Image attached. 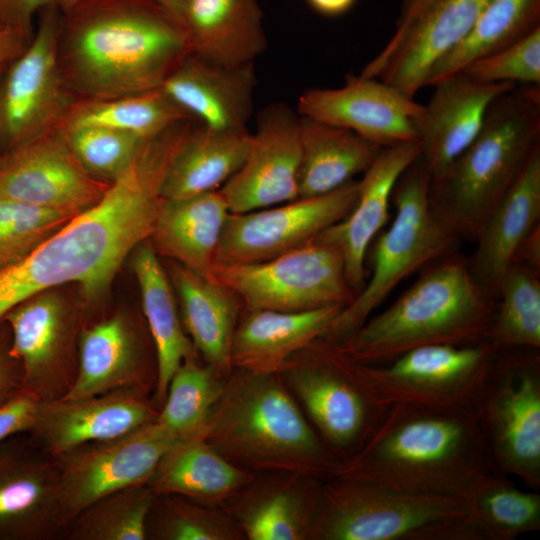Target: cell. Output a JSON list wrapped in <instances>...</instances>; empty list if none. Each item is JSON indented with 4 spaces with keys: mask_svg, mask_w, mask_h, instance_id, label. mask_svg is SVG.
<instances>
[{
    "mask_svg": "<svg viewBox=\"0 0 540 540\" xmlns=\"http://www.w3.org/2000/svg\"><path fill=\"white\" fill-rule=\"evenodd\" d=\"M188 130L180 123L147 139L97 203L0 269V319L27 298L65 283H78L89 299L108 290L127 256L149 239L163 180Z\"/></svg>",
    "mask_w": 540,
    "mask_h": 540,
    "instance_id": "cell-1",
    "label": "cell"
},
{
    "mask_svg": "<svg viewBox=\"0 0 540 540\" xmlns=\"http://www.w3.org/2000/svg\"><path fill=\"white\" fill-rule=\"evenodd\" d=\"M188 54L184 25L153 0H83L61 11V72L86 100L160 88Z\"/></svg>",
    "mask_w": 540,
    "mask_h": 540,
    "instance_id": "cell-2",
    "label": "cell"
},
{
    "mask_svg": "<svg viewBox=\"0 0 540 540\" xmlns=\"http://www.w3.org/2000/svg\"><path fill=\"white\" fill-rule=\"evenodd\" d=\"M493 473L475 406L393 405L331 477L469 501Z\"/></svg>",
    "mask_w": 540,
    "mask_h": 540,
    "instance_id": "cell-3",
    "label": "cell"
},
{
    "mask_svg": "<svg viewBox=\"0 0 540 540\" xmlns=\"http://www.w3.org/2000/svg\"><path fill=\"white\" fill-rule=\"evenodd\" d=\"M422 270L385 310L331 343L335 349L352 362L375 364L423 345L490 340L497 299L476 281L467 257L455 251Z\"/></svg>",
    "mask_w": 540,
    "mask_h": 540,
    "instance_id": "cell-4",
    "label": "cell"
},
{
    "mask_svg": "<svg viewBox=\"0 0 540 540\" xmlns=\"http://www.w3.org/2000/svg\"><path fill=\"white\" fill-rule=\"evenodd\" d=\"M207 442L246 470L331 477L328 449L278 373L233 369L204 428Z\"/></svg>",
    "mask_w": 540,
    "mask_h": 540,
    "instance_id": "cell-5",
    "label": "cell"
},
{
    "mask_svg": "<svg viewBox=\"0 0 540 540\" xmlns=\"http://www.w3.org/2000/svg\"><path fill=\"white\" fill-rule=\"evenodd\" d=\"M539 148L540 88L515 85L491 103L466 149L429 181L435 215L458 240L474 242Z\"/></svg>",
    "mask_w": 540,
    "mask_h": 540,
    "instance_id": "cell-6",
    "label": "cell"
},
{
    "mask_svg": "<svg viewBox=\"0 0 540 540\" xmlns=\"http://www.w3.org/2000/svg\"><path fill=\"white\" fill-rule=\"evenodd\" d=\"M430 177L418 156L400 175L391 201L395 216L373 241L371 275L320 337L338 343L355 332L406 277L456 251L458 239L429 201Z\"/></svg>",
    "mask_w": 540,
    "mask_h": 540,
    "instance_id": "cell-7",
    "label": "cell"
},
{
    "mask_svg": "<svg viewBox=\"0 0 540 540\" xmlns=\"http://www.w3.org/2000/svg\"><path fill=\"white\" fill-rule=\"evenodd\" d=\"M499 351L491 340L429 344L381 363L349 362L358 382L380 407H476Z\"/></svg>",
    "mask_w": 540,
    "mask_h": 540,
    "instance_id": "cell-8",
    "label": "cell"
},
{
    "mask_svg": "<svg viewBox=\"0 0 540 540\" xmlns=\"http://www.w3.org/2000/svg\"><path fill=\"white\" fill-rule=\"evenodd\" d=\"M467 499L421 495L341 477L322 481L310 540H425L436 525L468 513Z\"/></svg>",
    "mask_w": 540,
    "mask_h": 540,
    "instance_id": "cell-9",
    "label": "cell"
},
{
    "mask_svg": "<svg viewBox=\"0 0 540 540\" xmlns=\"http://www.w3.org/2000/svg\"><path fill=\"white\" fill-rule=\"evenodd\" d=\"M495 474L540 489V354L500 348L476 404Z\"/></svg>",
    "mask_w": 540,
    "mask_h": 540,
    "instance_id": "cell-10",
    "label": "cell"
},
{
    "mask_svg": "<svg viewBox=\"0 0 540 540\" xmlns=\"http://www.w3.org/2000/svg\"><path fill=\"white\" fill-rule=\"evenodd\" d=\"M278 374L341 462L363 446L387 409L368 396L349 360L320 338L290 357Z\"/></svg>",
    "mask_w": 540,
    "mask_h": 540,
    "instance_id": "cell-11",
    "label": "cell"
},
{
    "mask_svg": "<svg viewBox=\"0 0 540 540\" xmlns=\"http://www.w3.org/2000/svg\"><path fill=\"white\" fill-rule=\"evenodd\" d=\"M208 277L232 290L248 309L302 312L345 307L356 296L340 250L315 239L266 261L213 267Z\"/></svg>",
    "mask_w": 540,
    "mask_h": 540,
    "instance_id": "cell-12",
    "label": "cell"
},
{
    "mask_svg": "<svg viewBox=\"0 0 540 540\" xmlns=\"http://www.w3.org/2000/svg\"><path fill=\"white\" fill-rule=\"evenodd\" d=\"M60 18L58 5L43 9L27 46L0 77V139L8 149L61 127L75 103L59 63Z\"/></svg>",
    "mask_w": 540,
    "mask_h": 540,
    "instance_id": "cell-13",
    "label": "cell"
},
{
    "mask_svg": "<svg viewBox=\"0 0 540 540\" xmlns=\"http://www.w3.org/2000/svg\"><path fill=\"white\" fill-rule=\"evenodd\" d=\"M358 197V181L314 197L276 206L230 213L213 267L266 261L312 242L342 220Z\"/></svg>",
    "mask_w": 540,
    "mask_h": 540,
    "instance_id": "cell-14",
    "label": "cell"
},
{
    "mask_svg": "<svg viewBox=\"0 0 540 540\" xmlns=\"http://www.w3.org/2000/svg\"><path fill=\"white\" fill-rule=\"evenodd\" d=\"M490 0H423L360 75L414 98L432 66L470 32Z\"/></svg>",
    "mask_w": 540,
    "mask_h": 540,
    "instance_id": "cell-15",
    "label": "cell"
},
{
    "mask_svg": "<svg viewBox=\"0 0 540 540\" xmlns=\"http://www.w3.org/2000/svg\"><path fill=\"white\" fill-rule=\"evenodd\" d=\"M110 184L82 166L62 126L0 158V197L40 207L80 213L97 203Z\"/></svg>",
    "mask_w": 540,
    "mask_h": 540,
    "instance_id": "cell-16",
    "label": "cell"
},
{
    "mask_svg": "<svg viewBox=\"0 0 540 540\" xmlns=\"http://www.w3.org/2000/svg\"><path fill=\"white\" fill-rule=\"evenodd\" d=\"M425 106L376 78L347 75L339 88H311L297 113L348 129L381 147L418 142Z\"/></svg>",
    "mask_w": 540,
    "mask_h": 540,
    "instance_id": "cell-17",
    "label": "cell"
},
{
    "mask_svg": "<svg viewBox=\"0 0 540 540\" xmlns=\"http://www.w3.org/2000/svg\"><path fill=\"white\" fill-rule=\"evenodd\" d=\"M300 117L283 103L266 107L247 156L219 189L230 213H245L299 198Z\"/></svg>",
    "mask_w": 540,
    "mask_h": 540,
    "instance_id": "cell-18",
    "label": "cell"
},
{
    "mask_svg": "<svg viewBox=\"0 0 540 540\" xmlns=\"http://www.w3.org/2000/svg\"><path fill=\"white\" fill-rule=\"evenodd\" d=\"M181 438L157 419L78 455L60 485V501L71 512L152 478L166 453Z\"/></svg>",
    "mask_w": 540,
    "mask_h": 540,
    "instance_id": "cell-19",
    "label": "cell"
},
{
    "mask_svg": "<svg viewBox=\"0 0 540 540\" xmlns=\"http://www.w3.org/2000/svg\"><path fill=\"white\" fill-rule=\"evenodd\" d=\"M516 84L483 83L464 72L434 85L419 130V157L430 180L440 176L479 133L491 103Z\"/></svg>",
    "mask_w": 540,
    "mask_h": 540,
    "instance_id": "cell-20",
    "label": "cell"
},
{
    "mask_svg": "<svg viewBox=\"0 0 540 540\" xmlns=\"http://www.w3.org/2000/svg\"><path fill=\"white\" fill-rule=\"evenodd\" d=\"M272 473L254 477L223 503L225 511L249 540L310 539L324 479Z\"/></svg>",
    "mask_w": 540,
    "mask_h": 540,
    "instance_id": "cell-21",
    "label": "cell"
},
{
    "mask_svg": "<svg viewBox=\"0 0 540 540\" xmlns=\"http://www.w3.org/2000/svg\"><path fill=\"white\" fill-rule=\"evenodd\" d=\"M419 154V142L383 147L358 181L352 210L315 238L340 250L346 279L356 294L365 284L368 248L388 221L394 186Z\"/></svg>",
    "mask_w": 540,
    "mask_h": 540,
    "instance_id": "cell-22",
    "label": "cell"
},
{
    "mask_svg": "<svg viewBox=\"0 0 540 540\" xmlns=\"http://www.w3.org/2000/svg\"><path fill=\"white\" fill-rule=\"evenodd\" d=\"M253 64L223 66L186 55L161 88L192 118L217 130H244L254 101Z\"/></svg>",
    "mask_w": 540,
    "mask_h": 540,
    "instance_id": "cell-23",
    "label": "cell"
},
{
    "mask_svg": "<svg viewBox=\"0 0 540 540\" xmlns=\"http://www.w3.org/2000/svg\"><path fill=\"white\" fill-rule=\"evenodd\" d=\"M540 219V148L491 212L476 240L475 250L467 257L476 281L497 299L503 274L515 254Z\"/></svg>",
    "mask_w": 540,
    "mask_h": 540,
    "instance_id": "cell-24",
    "label": "cell"
},
{
    "mask_svg": "<svg viewBox=\"0 0 540 540\" xmlns=\"http://www.w3.org/2000/svg\"><path fill=\"white\" fill-rule=\"evenodd\" d=\"M342 308L302 312L244 308L232 338V369L278 373L290 357L322 337Z\"/></svg>",
    "mask_w": 540,
    "mask_h": 540,
    "instance_id": "cell-25",
    "label": "cell"
},
{
    "mask_svg": "<svg viewBox=\"0 0 540 540\" xmlns=\"http://www.w3.org/2000/svg\"><path fill=\"white\" fill-rule=\"evenodd\" d=\"M189 54L223 66L253 64L268 45L258 0H188Z\"/></svg>",
    "mask_w": 540,
    "mask_h": 540,
    "instance_id": "cell-26",
    "label": "cell"
},
{
    "mask_svg": "<svg viewBox=\"0 0 540 540\" xmlns=\"http://www.w3.org/2000/svg\"><path fill=\"white\" fill-rule=\"evenodd\" d=\"M229 215L219 190L162 198L149 240L157 255L209 276Z\"/></svg>",
    "mask_w": 540,
    "mask_h": 540,
    "instance_id": "cell-27",
    "label": "cell"
},
{
    "mask_svg": "<svg viewBox=\"0 0 540 540\" xmlns=\"http://www.w3.org/2000/svg\"><path fill=\"white\" fill-rule=\"evenodd\" d=\"M168 276L195 350L227 377L233 370L231 344L242 301L226 286L177 262L169 264Z\"/></svg>",
    "mask_w": 540,
    "mask_h": 540,
    "instance_id": "cell-28",
    "label": "cell"
},
{
    "mask_svg": "<svg viewBox=\"0 0 540 540\" xmlns=\"http://www.w3.org/2000/svg\"><path fill=\"white\" fill-rule=\"evenodd\" d=\"M153 420L150 407L132 395H109L40 404L34 427L53 450L70 451L91 441L107 442Z\"/></svg>",
    "mask_w": 540,
    "mask_h": 540,
    "instance_id": "cell-29",
    "label": "cell"
},
{
    "mask_svg": "<svg viewBox=\"0 0 540 540\" xmlns=\"http://www.w3.org/2000/svg\"><path fill=\"white\" fill-rule=\"evenodd\" d=\"M214 449L203 430L181 438L166 453L152 476L156 494L186 496L214 505L224 503L255 476Z\"/></svg>",
    "mask_w": 540,
    "mask_h": 540,
    "instance_id": "cell-30",
    "label": "cell"
},
{
    "mask_svg": "<svg viewBox=\"0 0 540 540\" xmlns=\"http://www.w3.org/2000/svg\"><path fill=\"white\" fill-rule=\"evenodd\" d=\"M250 141L247 129L190 128L167 170L162 198L187 197L222 187L243 164Z\"/></svg>",
    "mask_w": 540,
    "mask_h": 540,
    "instance_id": "cell-31",
    "label": "cell"
},
{
    "mask_svg": "<svg viewBox=\"0 0 540 540\" xmlns=\"http://www.w3.org/2000/svg\"><path fill=\"white\" fill-rule=\"evenodd\" d=\"M299 117V198L323 195L354 180L383 148L348 129Z\"/></svg>",
    "mask_w": 540,
    "mask_h": 540,
    "instance_id": "cell-32",
    "label": "cell"
},
{
    "mask_svg": "<svg viewBox=\"0 0 540 540\" xmlns=\"http://www.w3.org/2000/svg\"><path fill=\"white\" fill-rule=\"evenodd\" d=\"M131 254L132 271L156 348V396L162 402L172 376L195 348L182 328L171 281L150 240L140 243Z\"/></svg>",
    "mask_w": 540,
    "mask_h": 540,
    "instance_id": "cell-33",
    "label": "cell"
},
{
    "mask_svg": "<svg viewBox=\"0 0 540 540\" xmlns=\"http://www.w3.org/2000/svg\"><path fill=\"white\" fill-rule=\"evenodd\" d=\"M136 337L125 318L115 315L81 334L78 375L62 399L99 396L131 383L139 371Z\"/></svg>",
    "mask_w": 540,
    "mask_h": 540,
    "instance_id": "cell-34",
    "label": "cell"
},
{
    "mask_svg": "<svg viewBox=\"0 0 540 540\" xmlns=\"http://www.w3.org/2000/svg\"><path fill=\"white\" fill-rule=\"evenodd\" d=\"M540 28V0H490L467 36L430 69L425 86L460 72Z\"/></svg>",
    "mask_w": 540,
    "mask_h": 540,
    "instance_id": "cell-35",
    "label": "cell"
},
{
    "mask_svg": "<svg viewBox=\"0 0 540 540\" xmlns=\"http://www.w3.org/2000/svg\"><path fill=\"white\" fill-rule=\"evenodd\" d=\"M464 516L471 540H514L540 530V494L493 473L469 499Z\"/></svg>",
    "mask_w": 540,
    "mask_h": 540,
    "instance_id": "cell-36",
    "label": "cell"
},
{
    "mask_svg": "<svg viewBox=\"0 0 540 540\" xmlns=\"http://www.w3.org/2000/svg\"><path fill=\"white\" fill-rule=\"evenodd\" d=\"M190 119L160 87L120 98L75 102L62 127L98 126L149 139Z\"/></svg>",
    "mask_w": 540,
    "mask_h": 540,
    "instance_id": "cell-37",
    "label": "cell"
},
{
    "mask_svg": "<svg viewBox=\"0 0 540 540\" xmlns=\"http://www.w3.org/2000/svg\"><path fill=\"white\" fill-rule=\"evenodd\" d=\"M12 331L9 353L21 362L25 383L43 376L56 359L65 332V307L59 296L43 291L4 316Z\"/></svg>",
    "mask_w": 540,
    "mask_h": 540,
    "instance_id": "cell-38",
    "label": "cell"
},
{
    "mask_svg": "<svg viewBox=\"0 0 540 540\" xmlns=\"http://www.w3.org/2000/svg\"><path fill=\"white\" fill-rule=\"evenodd\" d=\"M490 340L499 348L540 350L539 271L512 263L503 274Z\"/></svg>",
    "mask_w": 540,
    "mask_h": 540,
    "instance_id": "cell-39",
    "label": "cell"
},
{
    "mask_svg": "<svg viewBox=\"0 0 540 540\" xmlns=\"http://www.w3.org/2000/svg\"><path fill=\"white\" fill-rule=\"evenodd\" d=\"M226 377L213 366L199 363L195 353L172 376L164 407L156 418L180 438L203 430L222 394Z\"/></svg>",
    "mask_w": 540,
    "mask_h": 540,
    "instance_id": "cell-40",
    "label": "cell"
},
{
    "mask_svg": "<svg viewBox=\"0 0 540 540\" xmlns=\"http://www.w3.org/2000/svg\"><path fill=\"white\" fill-rule=\"evenodd\" d=\"M50 490L37 466L17 455L0 453V536L29 535L38 524Z\"/></svg>",
    "mask_w": 540,
    "mask_h": 540,
    "instance_id": "cell-41",
    "label": "cell"
},
{
    "mask_svg": "<svg viewBox=\"0 0 540 540\" xmlns=\"http://www.w3.org/2000/svg\"><path fill=\"white\" fill-rule=\"evenodd\" d=\"M77 214L0 197V269L26 257Z\"/></svg>",
    "mask_w": 540,
    "mask_h": 540,
    "instance_id": "cell-42",
    "label": "cell"
},
{
    "mask_svg": "<svg viewBox=\"0 0 540 540\" xmlns=\"http://www.w3.org/2000/svg\"><path fill=\"white\" fill-rule=\"evenodd\" d=\"M63 129L82 166L106 182H113L130 167L147 140L133 133L98 126Z\"/></svg>",
    "mask_w": 540,
    "mask_h": 540,
    "instance_id": "cell-43",
    "label": "cell"
},
{
    "mask_svg": "<svg viewBox=\"0 0 540 540\" xmlns=\"http://www.w3.org/2000/svg\"><path fill=\"white\" fill-rule=\"evenodd\" d=\"M483 83H521L540 86V28L461 70Z\"/></svg>",
    "mask_w": 540,
    "mask_h": 540,
    "instance_id": "cell-44",
    "label": "cell"
},
{
    "mask_svg": "<svg viewBox=\"0 0 540 540\" xmlns=\"http://www.w3.org/2000/svg\"><path fill=\"white\" fill-rule=\"evenodd\" d=\"M160 533L172 540H237L244 536L230 515L213 505L170 501Z\"/></svg>",
    "mask_w": 540,
    "mask_h": 540,
    "instance_id": "cell-45",
    "label": "cell"
},
{
    "mask_svg": "<svg viewBox=\"0 0 540 540\" xmlns=\"http://www.w3.org/2000/svg\"><path fill=\"white\" fill-rule=\"evenodd\" d=\"M149 491H133L117 497L88 522L86 535L103 540H142L151 506Z\"/></svg>",
    "mask_w": 540,
    "mask_h": 540,
    "instance_id": "cell-46",
    "label": "cell"
},
{
    "mask_svg": "<svg viewBox=\"0 0 540 540\" xmlns=\"http://www.w3.org/2000/svg\"><path fill=\"white\" fill-rule=\"evenodd\" d=\"M40 403L31 392H16L0 405V442L12 434L34 427Z\"/></svg>",
    "mask_w": 540,
    "mask_h": 540,
    "instance_id": "cell-47",
    "label": "cell"
},
{
    "mask_svg": "<svg viewBox=\"0 0 540 540\" xmlns=\"http://www.w3.org/2000/svg\"><path fill=\"white\" fill-rule=\"evenodd\" d=\"M54 5H58V0H0V25L31 39L36 14Z\"/></svg>",
    "mask_w": 540,
    "mask_h": 540,
    "instance_id": "cell-48",
    "label": "cell"
},
{
    "mask_svg": "<svg viewBox=\"0 0 540 540\" xmlns=\"http://www.w3.org/2000/svg\"><path fill=\"white\" fill-rule=\"evenodd\" d=\"M30 39L17 30L2 28L0 30V68L8 65L27 46Z\"/></svg>",
    "mask_w": 540,
    "mask_h": 540,
    "instance_id": "cell-49",
    "label": "cell"
},
{
    "mask_svg": "<svg viewBox=\"0 0 540 540\" xmlns=\"http://www.w3.org/2000/svg\"><path fill=\"white\" fill-rule=\"evenodd\" d=\"M15 360L9 353V349H4L0 345V405L17 392L19 377L12 361Z\"/></svg>",
    "mask_w": 540,
    "mask_h": 540,
    "instance_id": "cell-50",
    "label": "cell"
},
{
    "mask_svg": "<svg viewBox=\"0 0 540 540\" xmlns=\"http://www.w3.org/2000/svg\"><path fill=\"white\" fill-rule=\"evenodd\" d=\"M513 263L523 264L536 271L540 269V229L537 225L520 244Z\"/></svg>",
    "mask_w": 540,
    "mask_h": 540,
    "instance_id": "cell-51",
    "label": "cell"
},
{
    "mask_svg": "<svg viewBox=\"0 0 540 540\" xmlns=\"http://www.w3.org/2000/svg\"><path fill=\"white\" fill-rule=\"evenodd\" d=\"M318 14L326 17L341 16L352 9L357 0H306Z\"/></svg>",
    "mask_w": 540,
    "mask_h": 540,
    "instance_id": "cell-52",
    "label": "cell"
},
{
    "mask_svg": "<svg viewBox=\"0 0 540 540\" xmlns=\"http://www.w3.org/2000/svg\"><path fill=\"white\" fill-rule=\"evenodd\" d=\"M183 24L188 0H153ZM184 25V24H183Z\"/></svg>",
    "mask_w": 540,
    "mask_h": 540,
    "instance_id": "cell-53",
    "label": "cell"
},
{
    "mask_svg": "<svg viewBox=\"0 0 540 540\" xmlns=\"http://www.w3.org/2000/svg\"><path fill=\"white\" fill-rule=\"evenodd\" d=\"M422 1L423 0H403L398 21L409 16L422 3Z\"/></svg>",
    "mask_w": 540,
    "mask_h": 540,
    "instance_id": "cell-54",
    "label": "cell"
},
{
    "mask_svg": "<svg viewBox=\"0 0 540 540\" xmlns=\"http://www.w3.org/2000/svg\"><path fill=\"white\" fill-rule=\"evenodd\" d=\"M83 0H58V5L61 11H67Z\"/></svg>",
    "mask_w": 540,
    "mask_h": 540,
    "instance_id": "cell-55",
    "label": "cell"
},
{
    "mask_svg": "<svg viewBox=\"0 0 540 540\" xmlns=\"http://www.w3.org/2000/svg\"><path fill=\"white\" fill-rule=\"evenodd\" d=\"M6 66H7V65H6ZM6 66L3 67V68H0V77H1V75H2V73H3V71H4V69L6 68Z\"/></svg>",
    "mask_w": 540,
    "mask_h": 540,
    "instance_id": "cell-56",
    "label": "cell"
},
{
    "mask_svg": "<svg viewBox=\"0 0 540 540\" xmlns=\"http://www.w3.org/2000/svg\"><path fill=\"white\" fill-rule=\"evenodd\" d=\"M3 27L0 25V30L2 29Z\"/></svg>",
    "mask_w": 540,
    "mask_h": 540,
    "instance_id": "cell-57",
    "label": "cell"
}]
</instances>
